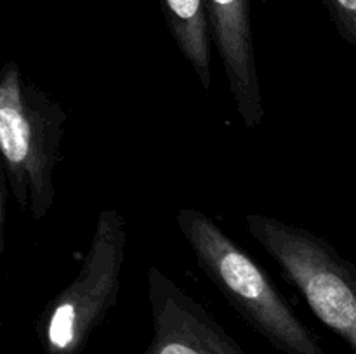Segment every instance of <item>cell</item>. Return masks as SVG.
<instances>
[{
	"instance_id": "5b68a950",
	"label": "cell",
	"mask_w": 356,
	"mask_h": 354,
	"mask_svg": "<svg viewBox=\"0 0 356 354\" xmlns=\"http://www.w3.org/2000/svg\"><path fill=\"white\" fill-rule=\"evenodd\" d=\"M153 335L143 354H247L243 347L156 266L148 267Z\"/></svg>"
},
{
	"instance_id": "277c9868",
	"label": "cell",
	"mask_w": 356,
	"mask_h": 354,
	"mask_svg": "<svg viewBox=\"0 0 356 354\" xmlns=\"http://www.w3.org/2000/svg\"><path fill=\"white\" fill-rule=\"evenodd\" d=\"M127 221L115 208L99 212L87 255L72 283L47 302L35 321L44 354H82L120 294Z\"/></svg>"
},
{
	"instance_id": "ba28073f",
	"label": "cell",
	"mask_w": 356,
	"mask_h": 354,
	"mask_svg": "<svg viewBox=\"0 0 356 354\" xmlns=\"http://www.w3.org/2000/svg\"><path fill=\"white\" fill-rule=\"evenodd\" d=\"M343 40L356 47V0H322Z\"/></svg>"
},
{
	"instance_id": "7a4b0ae2",
	"label": "cell",
	"mask_w": 356,
	"mask_h": 354,
	"mask_svg": "<svg viewBox=\"0 0 356 354\" xmlns=\"http://www.w3.org/2000/svg\"><path fill=\"white\" fill-rule=\"evenodd\" d=\"M66 111L33 80L7 61L0 73V153L17 207L35 221L47 217L56 200L54 172L61 160Z\"/></svg>"
},
{
	"instance_id": "9c48e42d",
	"label": "cell",
	"mask_w": 356,
	"mask_h": 354,
	"mask_svg": "<svg viewBox=\"0 0 356 354\" xmlns=\"http://www.w3.org/2000/svg\"><path fill=\"white\" fill-rule=\"evenodd\" d=\"M259 2H263V3H266V2H268V0H259Z\"/></svg>"
},
{
	"instance_id": "52a82bcc",
	"label": "cell",
	"mask_w": 356,
	"mask_h": 354,
	"mask_svg": "<svg viewBox=\"0 0 356 354\" xmlns=\"http://www.w3.org/2000/svg\"><path fill=\"white\" fill-rule=\"evenodd\" d=\"M165 23L177 49L193 68L198 82L211 90V23L205 0H160Z\"/></svg>"
},
{
	"instance_id": "8992f818",
	"label": "cell",
	"mask_w": 356,
	"mask_h": 354,
	"mask_svg": "<svg viewBox=\"0 0 356 354\" xmlns=\"http://www.w3.org/2000/svg\"><path fill=\"white\" fill-rule=\"evenodd\" d=\"M205 6L236 113L247 128L259 127L264 120V106L249 0H205Z\"/></svg>"
},
{
	"instance_id": "3957f363",
	"label": "cell",
	"mask_w": 356,
	"mask_h": 354,
	"mask_svg": "<svg viewBox=\"0 0 356 354\" xmlns=\"http://www.w3.org/2000/svg\"><path fill=\"white\" fill-rule=\"evenodd\" d=\"M247 231L268 252L282 278L313 314L356 354V266L309 229L261 214H245Z\"/></svg>"
},
{
	"instance_id": "6da1fadb",
	"label": "cell",
	"mask_w": 356,
	"mask_h": 354,
	"mask_svg": "<svg viewBox=\"0 0 356 354\" xmlns=\"http://www.w3.org/2000/svg\"><path fill=\"white\" fill-rule=\"evenodd\" d=\"M176 224L198 267L250 328L284 354H325L318 335L296 314L266 269L214 219L181 208Z\"/></svg>"
}]
</instances>
